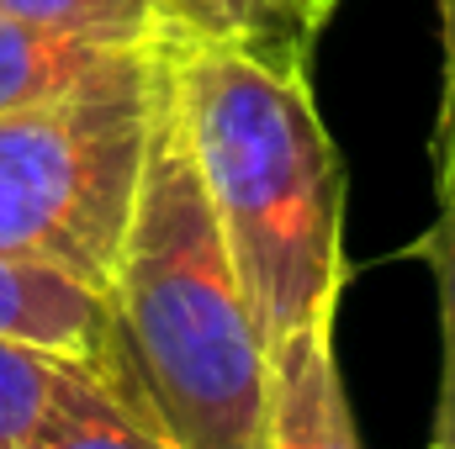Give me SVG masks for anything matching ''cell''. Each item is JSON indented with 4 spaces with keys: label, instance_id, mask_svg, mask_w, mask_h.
Masks as SVG:
<instances>
[{
    "label": "cell",
    "instance_id": "52a82bcc",
    "mask_svg": "<svg viewBox=\"0 0 455 449\" xmlns=\"http://www.w3.org/2000/svg\"><path fill=\"white\" fill-rule=\"evenodd\" d=\"M101 370L91 359L0 338V449H21L59 407L91 391Z\"/></svg>",
    "mask_w": 455,
    "mask_h": 449
},
{
    "label": "cell",
    "instance_id": "7c38bea8",
    "mask_svg": "<svg viewBox=\"0 0 455 449\" xmlns=\"http://www.w3.org/2000/svg\"><path fill=\"white\" fill-rule=\"evenodd\" d=\"M435 185H455V0H440V112H435Z\"/></svg>",
    "mask_w": 455,
    "mask_h": 449
},
{
    "label": "cell",
    "instance_id": "6da1fadb",
    "mask_svg": "<svg viewBox=\"0 0 455 449\" xmlns=\"http://www.w3.org/2000/svg\"><path fill=\"white\" fill-rule=\"evenodd\" d=\"M101 302L96 370L132 418L175 449L259 445L270 343L180 143L170 91Z\"/></svg>",
    "mask_w": 455,
    "mask_h": 449
},
{
    "label": "cell",
    "instance_id": "3957f363",
    "mask_svg": "<svg viewBox=\"0 0 455 449\" xmlns=\"http://www.w3.org/2000/svg\"><path fill=\"white\" fill-rule=\"evenodd\" d=\"M164 91V43L122 48L69 91L0 116V254L101 296L143 191Z\"/></svg>",
    "mask_w": 455,
    "mask_h": 449
},
{
    "label": "cell",
    "instance_id": "8992f818",
    "mask_svg": "<svg viewBox=\"0 0 455 449\" xmlns=\"http://www.w3.org/2000/svg\"><path fill=\"white\" fill-rule=\"evenodd\" d=\"M339 0H159L164 43H249L270 59L307 64Z\"/></svg>",
    "mask_w": 455,
    "mask_h": 449
},
{
    "label": "cell",
    "instance_id": "8fae6325",
    "mask_svg": "<svg viewBox=\"0 0 455 449\" xmlns=\"http://www.w3.org/2000/svg\"><path fill=\"white\" fill-rule=\"evenodd\" d=\"M424 254L440 280V391H435L429 449H455V185L440 191V217L424 238Z\"/></svg>",
    "mask_w": 455,
    "mask_h": 449
},
{
    "label": "cell",
    "instance_id": "9c48e42d",
    "mask_svg": "<svg viewBox=\"0 0 455 449\" xmlns=\"http://www.w3.org/2000/svg\"><path fill=\"white\" fill-rule=\"evenodd\" d=\"M0 11L91 43V48H159L164 43V16L159 0H0Z\"/></svg>",
    "mask_w": 455,
    "mask_h": 449
},
{
    "label": "cell",
    "instance_id": "277c9868",
    "mask_svg": "<svg viewBox=\"0 0 455 449\" xmlns=\"http://www.w3.org/2000/svg\"><path fill=\"white\" fill-rule=\"evenodd\" d=\"M334 323H339V307H323L270 343L254 449H360L349 391L339 375Z\"/></svg>",
    "mask_w": 455,
    "mask_h": 449
},
{
    "label": "cell",
    "instance_id": "5b68a950",
    "mask_svg": "<svg viewBox=\"0 0 455 449\" xmlns=\"http://www.w3.org/2000/svg\"><path fill=\"white\" fill-rule=\"evenodd\" d=\"M101 334H107V302L91 286L43 270L32 259L0 254V338L59 349L96 365Z\"/></svg>",
    "mask_w": 455,
    "mask_h": 449
},
{
    "label": "cell",
    "instance_id": "ba28073f",
    "mask_svg": "<svg viewBox=\"0 0 455 449\" xmlns=\"http://www.w3.org/2000/svg\"><path fill=\"white\" fill-rule=\"evenodd\" d=\"M101 59H112V48H91V43L43 32L32 21L0 11V116L21 112V106H37V101H48L59 91H69Z\"/></svg>",
    "mask_w": 455,
    "mask_h": 449
},
{
    "label": "cell",
    "instance_id": "7a4b0ae2",
    "mask_svg": "<svg viewBox=\"0 0 455 449\" xmlns=\"http://www.w3.org/2000/svg\"><path fill=\"white\" fill-rule=\"evenodd\" d=\"M164 69L191 169L275 343L344 291V169L313 75L228 37L164 43Z\"/></svg>",
    "mask_w": 455,
    "mask_h": 449
},
{
    "label": "cell",
    "instance_id": "30bf717a",
    "mask_svg": "<svg viewBox=\"0 0 455 449\" xmlns=\"http://www.w3.org/2000/svg\"><path fill=\"white\" fill-rule=\"evenodd\" d=\"M21 449H175L164 445L143 418H132L107 381L80 391L69 407H59Z\"/></svg>",
    "mask_w": 455,
    "mask_h": 449
}]
</instances>
